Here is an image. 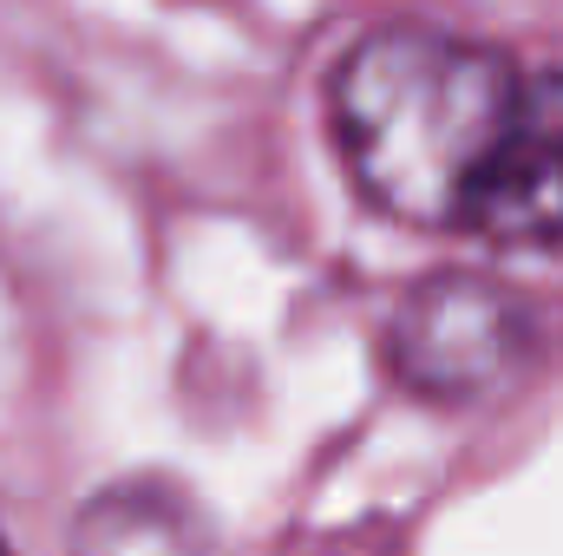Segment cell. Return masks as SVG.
I'll return each instance as SVG.
<instances>
[{
	"label": "cell",
	"mask_w": 563,
	"mask_h": 556,
	"mask_svg": "<svg viewBox=\"0 0 563 556\" xmlns=\"http://www.w3.org/2000/svg\"><path fill=\"white\" fill-rule=\"evenodd\" d=\"M511 53L426 26H367L328 73V125L354 190L407 230H465L472 190L518 112Z\"/></svg>",
	"instance_id": "obj_1"
},
{
	"label": "cell",
	"mask_w": 563,
	"mask_h": 556,
	"mask_svg": "<svg viewBox=\"0 0 563 556\" xmlns=\"http://www.w3.org/2000/svg\"><path fill=\"white\" fill-rule=\"evenodd\" d=\"M538 314L518 288L478 269L420 276L380 327V360L394 387L432 407H485L505 400L538 367Z\"/></svg>",
	"instance_id": "obj_2"
},
{
	"label": "cell",
	"mask_w": 563,
	"mask_h": 556,
	"mask_svg": "<svg viewBox=\"0 0 563 556\" xmlns=\"http://www.w3.org/2000/svg\"><path fill=\"white\" fill-rule=\"evenodd\" d=\"M465 236L498 249L563 243V73H531L518 86V112L472 190Z\"/></svg>",
	"instance_id": "obj_3"
},
{
	"label": "cell",
	"mask_w": 563,
	"mask_h": 556,
	"mask_svg": "<svg viewBox=\"0 0 563 556\" xmlns=\"http://www.w3.org/2000/svg\"><path fill=\"white\" fill-rule=\"evenodd\" d=\"M73 556H217V537L190 498L164 485H112L79 511Z\"/></svg>",
	"instance_id": "obj_4"
}]
</instances>
